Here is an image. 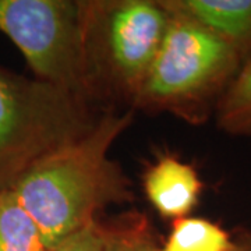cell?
I'll return each instance as SVG.
<instances>
[{
    "label": "cell",
    "instance_id": "obj_2",
    "mask_svg": "<svg viewBox=\"0 0 251 251\" xmlns=\"http://www.w3.org/2000/svg\"><path fill=\"white\" fill-rule=\"evenodd\" d=\"M88 100L133 109L161 49L171 13L161 0H80Z\"/></svg>",
    "mask_w": 251,
    "mask_h": 251
},
{
    "label": "cell",
    "instance_id": "obj_11",
    "mask_svg": "<svg viewBox=\"0 0 251 251\" xmlns=\"http://www.w3.org/2000/svg\"><path fill=\"white\" fill-rule=\"evenodd\" d=\"M214 117L221 131L251 138V62L243 64L225 91Z\"/></svg>",
    "mask_w": 251,
    "mask_h": 251
},
{
    "label": "cell",
    "instance_id": "obj_7",
    "mask_svg": "<svg viewBox=\"0 0 251 251\" xmlns=\"http://www.w3.org/2000/svg\"><path fill=\"white\" fill-rule=\"evenodd\" d=\"M172 14L190 18L251 62V0H161Z\"/></svg>",
    "mask_w": 251,
    "mask_h": 251
},
{
    "label": "cell",
    "instance_id": "obj_10",
    "mask_svg": "<svg viewBox=\"0 0 251 251\" xmlns=\"http://www.w3.org/2000/svg\"><path fill=\"white\" fill-rule=\"evenodd\" d=\"M102 251H159L148 216L128 211L109 222L98 219Z\"/></svg>",
    "mask_w": 251,
    "mask_h": 251
},
{
    "label": "cell",
    "instance_id": "obj_3",
    "mask_svg": "<svg viewBox=\"0 0 251 251\" xmlns=\"http://www.w3.org/2000/svg\"><path fill=\"white\" fill-rule=\"evenodd\" d=\"M239 54L190 18L172 14L161 49L133 109L166 112L190 125L215 116L219 100L242 69Z\"/></svg>",
    "mask_w": 251,
    "mask_h": 251
},
{
    "label": "cell",
    "instance_id": "obj_4",
    "mask_svg": "<svg viewBox=\"0 0 251 251\" xmlns=\"http://www.w3.org/2000/svg\"><path fill=\"white\" fill-rule=\"evenodd\" d=\"M98 117L72 92L0 67V191L87 134Z\"/></svg>",
    "mask_w": 251,
    "mask_h": 251
},
{
    "label": "cell",
    "instance_id": "obj_6",
    "mask_svg": "<svg viewBox=\"0 0 251 251\" xmlns=\"http://www.w3.org/2000/svg\"><path fill=\"white\" fill-rule=\"evenodd\" d=\"M143 187L156 212L175 221L186 218L197 205L204 183L191 163L163 153L145 169Z\"/></svg>",
    "mask_w": 251,
    "mask_h": 251
},
{
    "label": "cell",
    "instance_id": "obj_9",
    "mask_svg": "<svg viewBox=\"0 0 251 251\" xmlns=\"http://www.w3.org/2000/svg\"><path fill=\"white\" fill-rule=\"evenodd\" d=\"M233 236L221 225L204 218L172 221L171 233L159 251H230Z\"/></svg>",
    "mask_w": 251,
    "mask_h": 251
},
{
    "label": "cell",
    "instance_id": "obj_5",
    "mask_svg": "<svg viewBox=\"0 0 251 251\" xmlns=\"http://www.w3.org/2000/svg\"><path fill=\"white\" fill-rule=\"evenodd\" d=\"M0 32L20 49L34 78L90 103L80 0H0Z\"/></svg>",
    "mask_w": 251,
    "mask_h": 251
},
{
    "label": "cell",
    "instance_id": "obj_1",
    "mask_svg": "<svg viewBox=\"0 0 251 251\" xmlns=\"http://www.w3.org/2000/svg\"><path fill=\"white\" fill-rule=\"evenodd\" d=\"M133 117L131 108L105 109L87 134L38 162L10 188L52 251L108 206L134 201L131 181L109 158Z\"/></svg>",
    "mask_w": 251,
    "mask_h": 251
},
{
    "label": "cell",
    "instance_id": "obj_8",
    "mask_svg": "<svg viewBox=\"0 0 251 251\" xmlns=\"http://www.w3.org/2000/svg\"><path fill=\"white\" fill-rule=\"evenodd\" d=\"M0 251H52L11 190L0 191Z\"/></svg>",
    "mask_w": 251,
    "mask_h": 251
},
{
    "label": "cell",
    "instance_id": "obj_12",
    "mask_svg": "<svg viewBox=\"0 0 251 251\" xmlns=\"http://www.w3.org/2000/svg\"><path fill=\"white\" fill-rule=\"evenodd\" d=\"M53 251H102L98 221L64 240Z\"/></svg>",
    "mask_w": 251,
    "mask_h": 251
},
{
    "label": "cell",
    "instance_id": "obj_13",
    "mask_svg": "<svg viewBox=\"0 0 251 251\" xmlns=\"http://www.w3.org/2000/svg\"><path fill=\"white\" fill-rule=\"evenodd\" d=\"M230 251H251V230L242 229L233 236V247Z\"/></svg>",
    "mask_w": 251,
    "mask_h": 251
}]
</instances>
